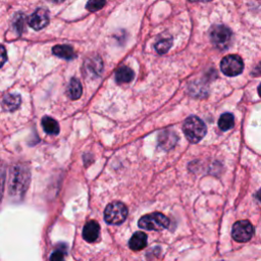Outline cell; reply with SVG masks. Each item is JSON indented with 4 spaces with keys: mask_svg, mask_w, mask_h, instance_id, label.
<instances>
[{
    "mask_svg": "<svg viewBox=\"0 0 261 261\" xmlns=\"http://www.w3.org/2000/svg\"><path fill=\"white\" fill-rule=\"evenodd\" d=\"M49 22V15L48 11L44 8H38L33 14L29 17L28 23L31 28L36 31H39L45 28Z\"/></svg>",
    "mask_w": 261,
    "mask_h": 261,
    "instance_id": "cell-8",
    "label": "cell"
},
{
    "mask_svg": "<svg viewBox=\"0 0 261 261\" xmlns=\"http://www.w3.org/2000/svg\"><path fill=\"white\" fill-rule=\"evenodd\" d=\"M138 225L147 230H161L168 227L169 219L160 212H153L142 216L139 219Z\"/></svg>",
    "mask_w": 261,
    "mask_h": 261,
    "instance_id": "cell-3",
    "label": "cell"
},
{
    "mask_svg": "<svg viewBox=\"0 0 261 261\" xmlns=\"http://www.w3.org/2000/svg\"><path fill=\"white\" fill-rule=\"evenodd\" d=\"M134 79V71L127 66L119 67L115 72V81L117 84H126Z\"/></svg>",
    "mask_w": 261,
    "mask_h": 261,
    "instance_id": "cell-15",
    "label": "cell"
},
{
    "mask_svg": "<svg viewBox=\"0 0 261 261\" xmlns=\"http://www.w3.org/2000/svg\"><path fill=\"white\" fill-rule=\"evenodd\" d=\"M256 198L261 202V189L256 193Z\"/></svg>",
    "mask_w": 261,
    "mask_h": 261,
    "instance_id": "cell-26",
    "label": "cell"
},
{
    "mask_svg": "<svg viewBox=\"0 0 261 261\" xmlns=\"http://www.w3.org/2000/svg\"><path fill=\"white\" fill-rule=\"evenodd\" d=\"M147 245V236L143 231L135 232L128 241V246L133 251L143 250Z\"/></svg>",
    "mask_w": 261,
    "mask_h": 261,
    "instance_id": "cell-13",
    "label": "cell"
},
{
    "mask_svg": "<svg viewBox=\"0 0 261 261\" xmlns=\"http://www.w3.org/2000/svg\"><path fill=\"white\" fill-rule=\"evenodd\" d=\"M254 234V227L248 220L236 221L231 228V237L234 241L245 243L251 240Z\"/></svg>",
    "mask_w": 261,
    "mask_h": 261,
    "instance_id": "cell-7",
    "label": "cell"
},
{
    "mask_svg": "<svg viewBox=\"0 0 261 261\" xmlns=\"http://www.w3.org/2000/svg\"><path fill=\"white\" fill-rule=\"evenodd\" d=\"M99 233H100V226L99 224L94 221V220H91L89 222L86 223V225L84 226V229H83V238L89 242V243H93L95 242L98 237H99Z\"/></svg>",
    "mask_w": 261,
    "mask_h": 261,
    "instance_id": "cell-11",
    "label": "cell"
},
{
    "mask_svg": "<svg viewBox=\"0 0 261 261\" xmlns=\"http://www.w3.org/2000/svg\"><path fill=\"white\" fill-rule=\"evenodd\" d=\"M234 124L233 115L231 113H223L218 119V126L222 130L230 129Z\"/></svg>",
    "mask_w": 261,
    "mask_h": 261,
    "instance_id": "cell-18",
    "label": "cell"
},
{
    "mask_svg": "<svg viewBox=\"0 0 261 261\" xmlns=\"http://www.w3.org/2000/svg\"><path fill=\"white\" fill-rule=\"evenodd\" d=\"M186 138L191 143H198L206 135V125L202 119L197 116H189L182 125Z\"/></svg>",
    "mask_w": 261,
    "mask_h": 261,
    "instance_id": "cell-2",
    "label": "cell"
},
{
    "mask_svg": "<svg viewBox=\"0 0 261 261\" xmlns=\"http://www.w3.org/2000/svg\"><path fill=\"white\" fill-rule=\"evenodd\" d=\"M49 1H51V2H54V3H61V2H63L64 0H49Z\"/></svg>",
    "mask_w": 261,
    "mask_h": 261,
    "instance_id": "cell-28",
    "label": "cell"
},
{
    "mask_svg": "<svg viewBox=\"0 0 261 261\" xmlns=\"http://www.w3.org/2000/svg\"><path fill=\"white\" fill-rule=\"evenodd\" d=\"M105 2L106 0H89L86 8L91 12H95L97 10H100L105 5Z\"/></svg>",
    "mask_w": 261,
    "mask_h": 261,
    "instance_id": "cell-20",
    "label": "cell"
},
{
    "mask_svg": "<svg viewBox=\"0 0 261 261\" xmlns=\"http://www.w3.org/2000/svg\"><path fill=\"white\" fill-rule=\"evenodd\" d=\"M4 180H5V172H4L3 169L0 168V201H1V198H2V194H3Z\"/></svg>",
    "mask_w": 261,
    "mask_h": 261,
    "instance_id": "cell-24",
    "label": "cell"
},
{
    "mask_svg": "<svg viewBox=\"0 0 261 261\" xmlns=\"http://www.w3.org/2000/svg\"><path fill=\"white\" fill-rule=\"evenodd\" d=\"M127 216V208L121 202H112L104 211V219L107 223L117 225L122 223Z\"/></svg>",
    "mask_w": 261,
    "mask_h": 261,
    "instance_id": "cell-4",
    "label": "cell"
},
{
    "mask_svg": "<svg viewBox=\"0 0 261 261\" xmlns=\"http://www.w3.org/2000/svg\"><path fill=\"white\" fill-rule=\"evenodd\" d=\"M23 20H24V15L23 14L19 13L15 16L14 25H15V29L18 31V34H20L22 29H23Z\"/></svg>",
    "mask_w": 261,
    "mask_h": 261,
    "instance_id": "cell-22",
    "label": "cell"
},
{
    "mask_svg": "<svg viewBox=\"0 0 261 261\" xmlns=\"http://www.w3.org/2000/svg\"><path fill=\"white\" fill-rule=\"evenodd\" d=\"M210 39L217 48L224 49L231 41V32L226 25L216 24L210 30Z\"/></svg>",
    "mask_w": 261,
    "mask_h": 261,
    "instance_id": "cell-5",
    "label": "cell"
},
{
    "mask_svg": "<svg viewBox=\"0 0 261 261\" xmlns=\"http://www.w3.org/2000/svg\"><path fill=\"white\" fill-rule=\"evenodd\" d=\"M42 126L45 133L48 135H58L59 133L58 122L50 116H44L42 118Z\"/></svg>",
    "mask_w": 261,
    "mask_h": 261,
    "instance_id": "cell-16",
    "label": "cell"
},
{
    "mask_svg": "<svg viewBox=\"0 0 261 261\" xmlns=\"http://www.w3.org/2000/svg\"><path fill=\"white\" fill-rule=\"evenodd\" d=\"M221 71L227 76H236L244 69V62L239 55H227L220 62Z\"/></svg>",
    "mask_w": 261,
    "mask_h": 261,
    "instance_id": "cell-6",
    "label": "cell"
},
{
    "mask_svg": "<svg viewBox=\"0 0 261 261\" xmlns=\"http://www.w3.org/2000/svg\"><path fill=\"white\" fill-rule=\"evenodd\" d=\"M255 71L257 72V74H261V62L256 66L255 68Z\"/></svg>",
    "mask_w": 261,
    "mask_h": 261,
    "instance_id": "cell-25",
    "label": "cell"
},
{
    "mask_svg": "<svg viewBox=\"0 0 261 261\" xmlns=\"http://www.w3.org/2000/svg\"><path fill=\"white\" fill-rule=\"evenodd\" d=\"M83 93V88L80 83V81L75 77H72L69 86L67 88V95L71 100H76L82 96Z\"/></svg>",
    "mask_w": 261,
    "mask_h": 261,
    "instance_id": "cell-17",
    "label": "cell"
},
{
    "mask_svg": "<svg viewBox=\"0 0 261 261\" xmlns=\"http://www.w3.org/2000/svg\"><path fill=\"white\" fill-rule=\"evenodd\" d=\"M21 103V98L18 94H7L2 100V108L7 111L16 110Z\"/></svg>",
    "mask_w": 261,
    "mask_h": 261,
    "instance_id": "cell-12",
    "label": "cell"
},
{
    "mask_svg": "<svg viewBox=\"0 0 261 261\" xmlns=\"http://www.w3.org/2000/svg\"><path fill=\"white\" fill-rule=\"evenodd\" d=\"M177 142V136L170 129L162 130L158 136V145L164 150H169L174 147Z\"/></svg>",
    "mask_w": 261,
    "mask_h": 261,
    "instance_id": "cell-10",
    "label": "cell"
},
{
    "mask_svg": "<svg viewBox=\"0 0 261 261\" xmlns=\"http://www.w3.org/2000/svg\"><path fill=\"white\" fill-rule=\"evenodd\" d=\"M64 255H65L64 250L57 249L52 253L50 257V261H64Z\"/></svg>",
    "mask_w": 261,
    "mask_h": 261,
    "instance_id": "cell-21",
    "label": "cell"
},
{
    "mask_svg": "<svg viewBox=\"0 0 261 261\" xmlns=\"http://www.w3.org/2000/svg\"><path fill=\"white\" fill-rule=\"evenodd\" d=\"M171 45H172V38L170 36H167L159 39V41L156 42L155 49L159 54H164L170 49Z\"/></svg>",
    "mask_w": 261,
    "mask_h": 261,
    "instance_id": "cell-19",
    "label": "cell"
},
{
    "mask_svg": "<svg viewBox=\"0 0 261 261\" xmlns=\"http://www.w3.org/2000/svg\"><path fill=\"white\" fill-rule=\"evenodd\" d=\"M258 93H259V96L261 97V84H260V86L258 87Z\"/></svg>",
    "mask_w": 261,
    "mask_h": 261,
    "instance_id": "cell-29",
    "label": "cell"
},
{
    "mask_svg": "<svg viewBox=\"0 0 261 261\" xmlns=\"http://www.w3.org/2000/svg\"><path fill=\"white\" fill-rule=\"evenodd\" d=\"M30 170L24 165H15L9 177V193L13 198L22 197L30 184Z\"/></svg>",
    "mask_w": 261,
    "mask_h": 261,
    "instance_id": "cell-1",
    "label": "cell"
},
{
    "mask_svg": "<svg viewBox=\"0 0 261 261\" xmlns=\"http://www.w3.org/2000/svg\"><path fill=\"white\" fill-rule=\"evenodd\" d=\"M191 2H208V1H211V0H189Z\"/></svg>",
    "mask_w": 261,
    "mask_h": 261,
    "instance_id": "cell-27",
    "label": "cell"
},
{
    "mask_svg": "<svg viewBox=\"0 0 261 261\" xmlns=\"http://www.w3.org/2000/svg\"><path fill=\"white\" fill-rule=\"evenodd\" d=\"M52 52L63 59H72L75 56L73 48L69 45H56L52 48Z\"/></svg>",
    "mask_w": 261,
    "mask_h": 261,
    "instance_id": "cell-14",
    "label": "cell"
},
{
    "mask_svg": "<svg viewBox=\"0 0 261 261\" xmlns=\"http://www.w3.org/2000/svg\"><path fill=\"white\" fill-rule=\"evenodd\" d=\"M103 68V62L99 56H93L85 61L84 70L85 73L90 77H98Z\"/></svg>",
    "mask_w": 261,
    "mask_h": 261,
    "instance_id": "cell-9",
    "label": "cell"
},
{
    "mask_svg": "<svg viewBox=\"0 0 261 261\" xmlns=\"http://www.w3.org/2000/svg\"><path fill=\"white\" fill-rule=\"evenodd\" d=\"M6 60H7L6 49L4 48V46L0 45V67L3 66V64L6 62Z\"/></svg>",
    "mask_w": 261,
    "mask_h": 261,
    "instance_id": "cell-23",
    "label": "cell"
}]
</instances>
